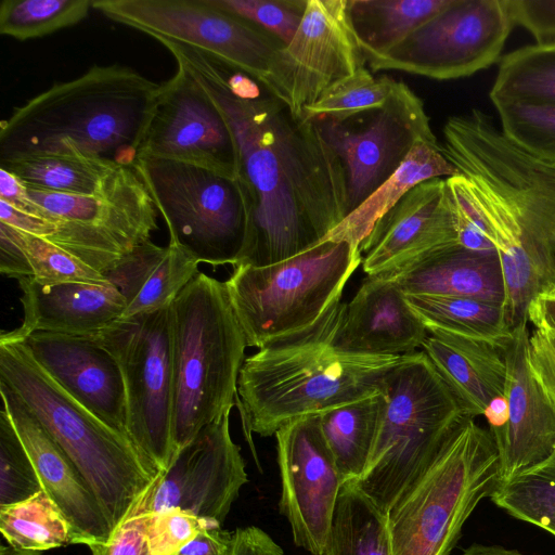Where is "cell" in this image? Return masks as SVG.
I'll return each mask as SVG.
<instances>
[{"mask_svg": "<svg viewBox=\"0 0 555 555\" xmlns=\"http://www.w3.org/2000/svg\"><path fill=\"white\" fill-rule=\"evenodd\" d=\"M0 230L5 232L22 249L33 269V278L40 283L111 284L102 272L47 238L20 231L3 222H0Z\"/></svg>", "mask_w": 555, "mask_h": 555, "instance_id": "cell-41", "label": "cell"}, {"mask_svg": "<svg viewBox=\"0 0 555 555\" xmlns=\"http://www.w3.org/2000/svg\"><path fill=\"white\" fill-rule=\"evenodd\" d=\"M313 121L345 168L348 214L396 172L418 141L437 138L423 101L402 81L382 108Z\"/></svg>", "mask_w": 555, "mask_h": 555, "instance_id": "cell-15", "label": "cell"}, {"mask_svg": "<svg viewBox=\"0 0 555 555\" xmlns=\"http://www.w3.org/2000/svg\"><path fill=\"white\" fill-rule=\"evenodd\" d=\"M0 555H41V554H40V552H36V551H26V550L14 548L12 546L2 545L0 548Z\"/></svg>", "mask_w": 555, "mask_h": 555, "instance_id": "cell-54", "label": "cell"}, {"mask_svg": "<svg viewBox=\"0 0 555 555\" xmlns=\"http://www.w3.org/2000/svg\"><path fill=\"white\" fill-rule=\"evenodd\" d=\"M93 0H3L0 34L17 40L40 38L85 20Z\"/></svg>", "mask_w": 555, "mask_h": 555, "instance_id": "cell-38", "label": "cell"}, {"mask_svg": "<svg viewBox=\"0 0 555 555\" xmlns=\"http://www.w3.org/2000/svg\"><path fill=\"white\" fill-rule=\"evenodd\" d=\"M501 131L527 154L555 166V104L493 101Z\"/></svg>", "mask_w": 555, "mask_h": 555, "instance_id": "cell-40", "label": "cell"}, {"mask_svg": "<svg viewBox=\"0 0 555 555\" xmlns=\"http://www.w3.org/2000/svg\"><path fill=\"white\" fill-rule=\"evenodd\" d=\"M144 492L105 542L89 546L91 555H149L151 512L145 506Z\"/></svg>", "mask_w": 555, "mask_h": 555, "instance_id": "cell-44", "label": "cell"}, {"mask_svg": "<svg viewBox=\"0 0 555 555\" xmlns=\"http://www.w3.org/2000/svg\"><path fill=\"white\" fill-rule=\"evenodd\" d=\"M456 175H460L459 170L442 155L437 138L418 141L396 172L349 212L323 241L343 240L360 247L375 223L411 189L433 178Z\"/></svg>", "mask_w": 555, "mask_h": 555, "instance_id": "cell-29", "label": "cell"}, {"mask_svg": "<svg viewBox=\"0 0 555 555\" xmlns=\"http://www.w3.org/2000/svg\"><path fill=\"white\" fill-rule=\"evenodd\" d=\"M0 531L10 546L26 551L89 545L44 490L24 501L0 506Z\"/></svg>", "mask_w": 555, "mask_h": 555, "instance_id": "cell-35", "label": "cell"}, {"mask_svg": "<svg viewBox=\"0 0 555 555\" xmlns=\"http://www.w3.org/2000/svg\"><path fill=\"white\" fill-rule=\"evenodd\" d=\"M211 2L264 28L287 44L299 28L308 0H211Z\"/></svg>", "mask_w": 555, "mask_h": 555, "instance_id": "cell-43", "label": "cell"}, {"mask_svg": "<svg viewBox=\"0 0 555 555\" xmlns=\"http://www.w3.org/2000/svg\"><path fill=\"white\" fill-rule=\"evenodd\" d=\"M515 25L526 28L539 47L555 46V0H506Z\"/></svg>", "mask_w": 555, "mask_h": 555, "instance_id": "cell-45", "label": "cell"}, {"mask_svg": "<svg viewBox=\"0 0 555 555\" xmlns=\"http://www.w3.org/2000/svg\"><path fill=\"white\" fill-rule=\"evenodd\" d=\"M275 438L280 512L291 526L295 544L312 555H323L344 479L323 436L319 414L284 424Z\"/></svg>", "mask_w": 555, "mask_h": 555, "instance_id": "cell-17", "label": "cell"}, {"mask_svg": "<svg viewBox=\"0 0 555 555\" xmlns=\"http://www.w3.org/2000/svg\"><path fill=\"white\" fill-rule=\"evenodd\" d=\"M37 363L74 399L127 435L126 396L115 358L87 336L35 332L24 339Z\"/></svg>", "mask_w": 555, "mask_h": 555, "instance_id": "cell-22", "label": "cell"}, {"mask_svg": "<svg viewBox=\"0 0 555 555\" xmlns=\"http://www.w3.org/2000/svg\"><path fill=\"white\" fill-rule=\"evenodd\" d=\"M171 318L173 457L231 412L247 343L225 283L203 272L176 298Z\"/></svg>", "mask_w": 555, "mask_h": 555, "instance_id": "cell-6", "label": "cell"}, {"mask_svg": "<svg viewBox=\"0 0 555 555\" xmlns=\"http://www.w3.org/2000/svg\"><path fill=\"white\" fill-rule=\"evenodd\" d=\"M361 263L359 246L325 240L270 266L234 267L224 283L247 347L262 348L317 323L341 300Z\"/></svg>", "mask_w": 555, "mask_h": 555, "instance_id": "cell-9", "label": "cell"}, {"mask_svg": "<svg viewBox=\"0 0 555 555\" xmlns=\"http://www.w3.org/2000/svg\"><path fill=\"white\" fill-rule=\"evenodd\" d=\"M0 199L5 201L21 211L51 221L49 214L27 195L23 182L2 168L0 169Z\"/></svg>", "mask_w": 555, "mask_h": 555, "instance_id": "cell-50", "label": "cell"}, {"mask_svg": "<svg viewBox=\"0 0 555 555\" xmlns=\"http://www.w3.org/2000/svg\"><path fill=\"white\" fill-rule=\"evenodd\" d=\"M459 243L454 203L447 180L411 189L373 227L360 245L367 275L388 274L436 248Z\"/></svg>", "mask_w": 555, "mask_h": 555, "instance_id": "cell-21", "label": "cell"}, {"mask_svg": "<svg viewBox=\"0 0 555 555\" xmlns=\"http://www.w3.org/2000/svg\"><path fill=\"white\" fill-rule=\"evenodd\" d=\"M346 302L333 305L310 327L276 339L245 358L237 397L246 439L275 435L284 424L321 414L382 392L386 375L401 357H367L343 352L335 337ZM408 356V354H406Z\"/></svg>", "mask_w": 555, "mask_h": 555, "instance_id": "cell-4", "label": "cell"}, {"mask_svg": "<svg viewBox=\"0 0 555 555\" xmlns=\"http://www.w3.org/2000/svg\"><path fill=\"white\" fill-rule=\"evenodd\" d=\"M83 336L115 358L125 385L127 435L150 463L165 472L173 455L171 306L119 318Z\"/></svg>", "mask_w": 555, "mask_h": 555, "instance_id": "cell-11", "label": "cell"}, {"mask_svg": "<svg viewBox=\"0 0 555 555\" xmlns=\"http://www.w3.org/2000/svg\"><path fill=\"white\" fill-rule=\"evenodd\" d=\"M0 380L22 398L66 453L113 530L163 472L128 436L65 391L37 363L24 340L0 338Z\"/></svg>", "mask_w": 555, "mask_h": 555, "instance_id": "cell-5", "label": "cell"}, {"mask_svg": "<svg viewBox=\"0 0 555 555\" xmlns=\"http://www.w3.org/2000/svg\"><path fill=\"white\" fill-rule=\"evenodd\" d=\"M0 272L16 280L34 276L33 269L14 241L0 230Z\"/></svg>", "mask_w": 555, "mask_h": 555, "instance_id": "cell-51", "label": "cell"}, {"mask_svg": "<svg viewBox=\"0 0 555 555\" xmlns=\"http://www.w3.org/2000/svg\"><path fill=\"white\" fill-rule=\"evenodd\" d=\"M23 308L20 327L0 338L24 340L35 332L89 335L119 319L127 302L113 284H43L33 276L17 280Z\"/></svg>", "mask_w": 555, "mask_h": 555, "instance_id": "cell-25", "label": "cell"}, {"mask_svg": "<svg viewBox=\"0 0 555 555\" xmlns=\"http://www.w3.org/2000/svg\"><path fill=\"white\" fill-rule=\"evenodd\" d=\"M422 351L467 415L488 417L493 405L504 403L506 365L502 347L433 331L423 343Z\"/></svg>", "mask_w": 555, "mask_h": 555, "instance_id": "cell-27", "label": "cell"}, {"mask_svg": "<svg viewBox=\"0 0 555 555\" xmlns=\"http://www.w3.org/2000/svg\"><path fill=\"white\" fill-rule=\"evenodd\" d=\"M160 83L129 66L93 65L53 85L0 124V160L38 155L99 157L132 167Z\"/></svg>", "mask_w": 555, "mask_h": 555, "instance_id": "cell-3", "label": "cell"}, {"mask_svg": "<svg viewBox=\"0 0 555 555\" xmlns=\"http://www.w3.org/2000/svg\"><path fill=\"white\" fill-rule=\"evenodd\" d=\"M500 481L489 428L463 415L387 513L393 555H450L467 518Z\"/></svg>", "mask_w": 555, "mask_h": 555, "instance_id": "cell-7", "label": "cell"}, {"mask_svg": "<svg viewBox=\"0 0 555 555\" xmlns=\"http://www.w3.org/2000/svg\"><path fill=\"white\" fill-rule=\"evenodd\" d=\"M514 22L506 0H451L386 53L372 72L393 69L436 80L468 77L501 60Z\"/></svg>", "mask_w": 555, "mask_h": 555, "instance_id": "cell-14", "label": "cell"}, {"mask_svg": "<svg viewBox=\"0 0 555 555\" xmlns=\"http://www.w3.org/2000/svg\"><path fill=\"white\" fill-rule=\"evenodd\" d=\"M0 222L43 238H49L56 232L55 223L21 211L3 199H0Z\"/></svg>", "mask_w": 555, "mask_h": 555, "instance_id": "cell-49", "label": "cell"}, {"mask_svg": "<svg viewBox=\"0 0 555 555\" xmlns=\"http://www.w3.org/2000/svg\"><path fill=\"white\" fill-rule=\"evenodd\" d=\"M177 66L176 74L160 83L137 158L183 162L235 180V145L227 122L194 77Z\"/></svg>", "mask_w": 555, "mask_h": 555, "instance_id": "cell-19", "label": "cell"}, {"mask_svg": "<svg viewBox=\"0 0 555 555\" xmlns=\"http://www.w3.org/2000/svg\"><path fill=\"white\" fill-rule=\"evenodd\" d=\"M366 60L347 14V0H308L293 39L273 57L264 89L296 117Z\"/></svg>", "mask_w": 555, "mask_h": 555, "instance_id": "cell-16", "label": "cell"}, {"mask_svg": "<svg viewBox=\"0 0 555 555\" xmlns=\"http://www.w3.org/2000/svg\"><path fill=\"white\" fill-rule=\"evenodd\" d=\"M43 490L36 468L4 408L0 411V506Z\"/></svg>", "mask_w": 555, "mask_h": 555, "instance_id": "cell-42", "label": "cell"}, {"mask_svg": "<svg viewBox=\"0 0 555 555\" xmlns=\"http://www.w3.org/2000/svg\"><path fill=\"white\" fill-rule=\"evenodd\" d=\"M527 318L534 328L555 331V288L542 292L532 299Z\"/></svg>", "mask_w": 555, "mask_h": 555, "instance_id": "cell-52", "label": "cell"}, {"mask_svg": "<svg viewBox=\"0 0 555 555\" xmlns=\"http://www.w3.org/2000/svg\"><path fill=\"white\" fill-rule=\"evenodd\" d=\"M462 555H524L516 550H508L499 545H482L474 543L464 550Z\"/></svg>", "mask_w": 555, "mask_h": 555, "instance_id": "cell-53", "label": "cell"}, {"mask_svg": "<svg viewBox=\"0 0 555 555\" xmlns=\"http://www.w3.org/2000/svg\"><path fill=\"white\" fill-rule=\"evenodd\" d=\"M382 276L405 295L469 297L505 305V281L495 249L478 251L450 244Z\"/></svg>", "mask_w": 555, "mask_h": 555, "instance_id": "cell-26", "label": "cell"}, {"mask_svg": "<svg viewBox=\"0 0 555 555\" xmlns=\"http://www.w3.org/2000/svg\"><path fill=\"white\" fill-rule=\"evenodd\" d=\"M323 555H393L387 515L356 480L341 486Z\"/></svg>", "mask_w": 555, "mask_h": 555, "instance_id": "cell-33", "label": "cell"}, {"mask_svg": "<svg viewBox=\"0 0 555 555\" xmlns=\"http://www.w3.org/2000/svg\"><path fill=\"white\" fill-rule=\"evenodd\" d=\"M527 360L530 371L555 408V331L533 328L529 334Z\"/></svg>", "mask_w": 555, "mask_h": 555, "instance_id": "cell-46", "label": "cell"}, {"mask_svg": "<svg viewBox=\"0 0 555 555\" xmlns=\"http://www.w3.org/2000/svg\"><path fill=\"white\" fill-rule=\"evenodd\" d=\"M428 334L392 280L367 275L345 305L334 343L349 354L401 357L422 348Z\"/></svg>", "mask_w": 555, "mask_h": 555, "instance_id": "cell-24", "label": "cell"}, {"mask_svg": "<svg viewBox=\"0 0 555 555\" xmlns=\"http://www.w3.org/2000/svg\"><path fill=\"white\" fill-rule=\"evenodd\" d=\"M92 9L150 37L209 53L264 87L284 43L253 22L211 0H93Z\"/></svg>", "mask_w": 555, "mask_h": 555, "instance_id": "cell-13", "label": "cell"}, {"mask_svg": "<svg viewBox=\"0 0 555 555\" xmlns=\"http://www.w3.org/2000/svg\"><path fill=\"white\" fill-rule=\"evenodd\" d=\"M132 168L167 224L169 243L199 263H236L246 221L234 180L171 159L139 157Z\"/></svg>", "mask_w": 555, "mask_h": 555, "instance_id": "cell-10", "label": "cell"}, {"mask_svg": "<svg viewBox=\"0 0 555 555\" xmlns=\"http://www.w3.org/2000/svg\"><path fill=\"white\" fill-rule=\"evenodd\" d=\"M490 498L511 516L555 537V454L534 468L500 481Z\"/></svg>", "mask_w": 555, "mask_h": 555, "instance_id": "cell-37", "label": "cell"}, {"mask_svg": "<svg viewBox=\"0 0 555 555\" xmlns=\"http://www.w3.org/2000/svg\"><path fill=\"white\" fill-rule=\"evenodd\" d=\"M199 83L235 145L245 238L233 267H264L320 244L348 215L343 163L313 120L296 117L246 74L188 44L156 38Z\"/></svg>", "mask_w": 555, "mask_h": 555, "instance_id": "cell-1", "label": "cell"}, {"mask_svg": "<svg viewBox=\"0 0 555 555\" xmlns=\"http://www.w3.org/2000/svg\"><path fill=\"white\" fill-rule=\"evenodd\" d=\"M229 555H284V551L266 531L249 526L233 531Z\"/></svg>", "mask_w": 555, "mask_h": 555, "instance_id": "cell-47", "label": "cell"}, {"mask_svg": "<svg viewBox=\"0 0 555 555\" xmlns=\"http://www.w3.org/2000/svg\"><path fill=\"white\" fill-rule=\"evenodd\" d=\"M442 155L460 175L447 178L481 218L499 254L505 313L516 327L540 293L555 288V166L507 140L478 108L447 119Z\"/></svg>", "mask_w": 555, "mask_h": 555, "instance_id": "cell-2", "label": "cell"}, {"mask_svg": "<svg viewBox=\"0 0 555 555\" xmlns=\"http://www.w3.org/2000/svg\"><path fill=\"white\" fill-rule=\"evenodd\" d=\"M25 188L56 224L47 240L103 274L158 230L156 207L132 167H120L99 195Z\"/></svg>", "mask_w": 555, "mask_h": 555, "instance_id": "cell-12", "label": "cell"}, {"mask_svg": "<svg viewBox=\"0 0 555 555\" xmlns=\"http://www.w3.org/2000/svg\"><path fill=\"white\" fill-rule=\"evenodd\" d=\"M384 405L383 392L319 414L326 443L344 481L365 470Z\"/></svg>", "mask_w": 555, "mask_h": 555, "instance_id": "cell-34", "label": "cell"}, {"mask_svg": "<svg viewBox=\"0 0 555 555\" xmlns=\"http://www.w3.org/2000/svg\"><path fill=\"white\" fill-rule=\"evenodd\" d=\"M382 392L372 452L356 481L387 515L466 413L424 351L405 356L386 375Z\"/></svg>", "mask_w": 555, "mask_h": 555, "instance_id": "cell-8", "label": "cell"}, {"mask_svg": "<svg viewBox=\"0 0 555 555\" xmlns=\"http://www.w3.org/2000/svg\"><path fill=\"white\" fill-rule=\"evenodd\" d=\"M527 325L514 328L502 346L506 365L504 415L499 426L489 429L499 451L501 481L555 454V408L530 371Z\"/></svg>", "mask_w": 555, "mask_h": 555, "instance_id": "cell-20", "label": "cell"}, {"mask_svg": "<svg viewBox=\"0 0 555 555\" xmlns=\"http://www.w3.org/2000/svg\"><path fill=\"white\" fill-rule=\"evenodd\" d=\"M405 300L428 333L440 331L499 347L512 335L502 304L469 297L411 294L405 295Z\"/></svg>", "mask_w": 555, "mask_h": 555, "instance_id": "cell-31", "label": "cell"}, {"mask_svg": "<svg viewBox=\"0 0 555 555\" xmlns=\"http://www.w3.org/2000/svg\"><path fill=\"white\" fill-rule=\"evenodd\" d=\"M390 76H374L362 67L327 90L302 112L307 120H345L358 114L384 107L399 87Z\"/></svg>", "mask_w": 555, "mask_h": 555, "instance_id": "cell-39", "label": "cell"}, {"mask_svg": "<svg viewBox=\"0 0 555 555\" xmlns=\"http://www.w3.org/2000/svg\"><path fill=\"white\" fill-rule=\"evenodd\" d=\"M25 186L73 195H99L120 166L112 160L70 155H38L0 160ZM126 167V166H125Z\"/></svg>", "mask_w": 555, "mask_h": 555, "instance_id": "cell-32", "label": "cell"}, {"mask_svg": "<svg viewBox=\"0 0 555 555\" xmlns=\"http://www.w3.org/2000/svg\"><path fill=\"white\" fill-rule=\"evenodd\" d=\"M232 533L219 524H211L190 541L179 555H229Z\"/></svg>", "mask_w": 555, "mask_h": 555, "instance_id": "cell-48", "label": "cell"}, {"mask_svg": "<svg viewBox=\"0 0 555 555\" xmlns=\"http://www.w3.org/2000/svg\"><path fill=\"white\" fill-rule=\"evenodd\" d=\"M489 96L555 104V46H525L502 56Z\"/></svg>", "mask_w": 555, "mask_h": 555, "instance_id": "cell-36", "label": "cell"}, {"mask_svg": "<svg viewBox=\"0 0 555 555\" xmlns=\"http://www.w3.org/2000/svg\"><path fill=\"white\" fill-rule=\"evenodd\" d=\"M2 408L7 411L40 479L56 503L91 546L105 542L112 529L81 475L22 398L0 380Z\"/></svg>", "mask_w": 555, "mask_h": 555, "instance_id": "cell-23", "label": "cell"}, {"mask_svg": "<svg viewBox=\"0 0 555 555\" xmlns=\"http://www.w3.org/2000/svg\"><path fill=\"white\" fill-rule=\"evenodd\" d=\"M193 257L176 244L166 247L152 241L135 247L104 275L125 297L120 318L169 308L198 273Z\"/></svg>", "mask_w": 555, "mask_h": 555, "instance_id": "cell-28", "label": "cell"}, {"mask_svg": "<svg viewBox=\"0 0 555 555\" xmlns=\"http://www.w3.org/2000/svg\"><path fill=\"white\" fill-rule=\"evenodd\" d=\"M450 2L451 0H347V14L366 60L395 48Z\"/></svg>", "mask_w": 555, "mask_h": 555, "instance_id": "cell-30", "label": "cell"}, {"mask_svg": "<svg viewBox=\"0 0 555 555\" xmlns=\"http://www.w3.org/2000/svg\"><path fill=\"white\" fill-rule=\"evenodd\" d=\"M230 413L204 427L145 490L151 513L178 507L222 526L248 481L241 448L231 437Z\"/></svg>", "mask_w": 555, "mask_h": 555, "instance_id": "cell-18", "label": "cell"}]
</instances>
